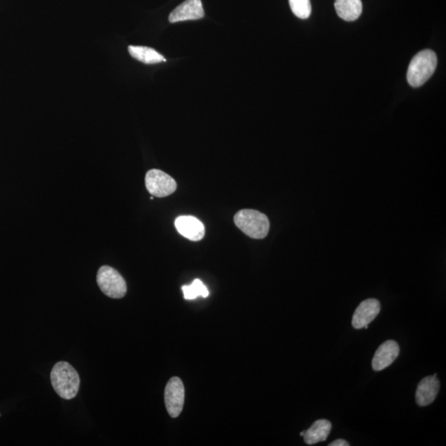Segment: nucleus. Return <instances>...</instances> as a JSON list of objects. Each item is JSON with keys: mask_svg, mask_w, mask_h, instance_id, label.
Segmentation results:
<instances>
[{"mask_svg": "<svg viewBox=\"0 0 446 446\" xmlns=\"http://www.w3.org/2000/svg\"><path fill=\"white\" fill-rule=\"evenodd\" d=\"M145 183L148 192L157 198L171 195L177 188V183L171 176L157 169L145 174Z\"/></svg>", "mask_w": 446, "mask_h": 446, "instance_id": "39448f33", "label": "nucleus"}, {"mask_svg": "<svg viewBox=\"0 0 446 446\" xmlns=\"http://www.w3.org/2000/svg\"><path fill=\"white\" fill-rule=\"evenodd\" d=\"M184 299L187 300L195 299L198 296L207 298L210 292L200 279H195L191 285H184L182 287Z\"/></svg>", "mask_w": 446, "mask_h": 446, "instance_id": "2eb2a0df", "label": "nucleus"}, {"mask_svg": "<svg viewBox=\"0 0 446 446\" xmlns=\"http://www.w3.org/2000/svg\"><path fill=\"white\" fill-rule=\"evenodd\" d=\"M205 17L201 0H186L179 6L169 16L171 23L178 22L198 20Z\"/></svg>", "mask_w": 446, "mask_h": 446, "instance_id": "6e6552de", "label": "nucleus"}, {"mask_svg": "<svg viewBox=\"0 0 446 446\" xmlns=\"http://www.w3.org/2000/svg\"><path fill=\"white\" fill-rule=\"evenodd\" d=\"M381 306L379 300L368 299L358 305L353 315L352 326L357 330L362 329L377 318Z\"/></svg>", "mask_w": 446, "mask_h": 446, "instance_id": "0eeeda50", "label": "nucleus"}, {"mask_svg": "<svg viewBox=\"0 0 446 446\" xmlns=\"http://www.w3.org/2000/svg\"><path fill=\"white\" fill-rule=\"evenodd\" d=\"M438 66V57L433 51L424 50L411 60L407 71L406 79L413 87H420L434 74Z\"/></svg>", "mask_w": 446, "mask_h": 446, "instance_id": "7ed1b4c3", "label": "nucleus"}, {"mask_svg": "<svg viewBox=\"0 0 446 446\" xmlns=\"http://www.w3.org/2000/svg\"><path fill=\"white\" fill-rule=\"evenodd\" d=\"M399 346L394 341H387L377 349L372 360V367L375 371L384 370L390 366L399 355Z\"/></svg>", "mask_w": 446, "mask_h": 446, "instance_id": "1a4fd4ad", "label": "nucleus"}, {"mask_svg": "<svg viewBox=\"0 0 446 446\" xmlns=\"http://www.w3.org/2000/svg\"><path fill=\"white\" fill-rule=\"evenodd\" d=\"M332 423L329 421L321 419L315 421L311 428L304 431L305 443L313 445L327 439L331 433Z\"/></svg>", "mask_w": 446, "mask_h": 446, "instance_id": "f8f14e48", "label": "nucleus"}, {"mask_svg": "<svg viewBox=\"0 0 446 446\" xmlns=\"http://www.w3.org/2000/svg\"><path fill=\"white\" fill-rule=\"evenodd\" d=\"M235 224L246 236L264 239L270 231V221L264 213L253 210H242L234 217Z\"/></svg>", "mask_w": 446, "mask_h": 446, "instance_id": "f03ea898", "label": "nucleus"}, {"mask_svg": "<svg viewBox=\"0 0 446 446\" xmlns=\"http://www.w3.org/2000/svg\"><path fill=\"white\" fill-rule=\"evenodd\" d=\"M97 283L102 292L111 299H123L127 294V284L123 276L110 266L104 265L99 270Z\"/></svg>", "mask_w": 446, "mask_h": 446, "instance_id": "20e7f679", "label": "nucleus"}, {"mask_svg": "<svg viewBox=\"0 0 446 446\" xmlns=\"http://www.w3.org/2000/svg\"><path fill=\"white\" fill-rule=\"evenodd\" d=\"M338 16L347 22L356 21L362 13L361 0H334Z\"/></svg>", "mask_w": 446, "mask_h": 446, "instance_id": "ddd939ff", "label": "nucleus"}, {"mask_svg": "<svg viewBox=\"0 0 446 446\" xmlns=\"http://www.w3.org/2000/svg\"><path fill=\"white\" fill-rule=\"evenodd\" d=\"M304 435V431H303V433H300V435L303 436Z\"/></svg>", "mask_w": 446, "mask_h": 446, "instance_id": "a211bd4d", "label": "nucleus"}, {"mask_svg": "<svg viewBox=\"0 0 446 446\" xmlns=\"http://www.w3.org/2000/svg\"><path fill=\"white\" fill-rule=\"evenodd\" d=\"M164 402L169 416L178 418L183 410L184 387L181 379L173 377L169 380L164 391Z\"/></svg>", "mask_w": 446, "mask_h": 446, "instance_id": "423d86ee", "label": "nucleus"}, {"mask_svg": "<svg viewBox=\"0 0 446 446\" xmlns=\"http://www.w3.org/2000/svg\"><path fill=\"white\" fill-rule=\"evenodd\" d=\"M440 390L438 376H428L419 382L416 392V402L420 406H428L435 401Z\"/></svg>", "mask_w": 446, "mask_h": 446, "instance_id": "9b49d317", "label": "nucleus"}, {"mask_svg": "<svg viewBox=\"0 0 446 446\" xmlns=\"http://www.w3.org/2000/svg\"><path fill=\"white\" fill-rule=\"evenodd\" d=\"M289 6L296 17L307 19L311 16L312 6L310 0H289Z\"/></svg>", "mask_w": 446, "mask_h": 446, "instance_id": "dca6fc26", "label": "nucleus"}, {"mask_svg": "<svg viewBox=\"0 0 446 446\" xmlns=\"http://www.w3.org/2000/svg\"><path fill=\"white\" fill-rule=\"evenodd\" d=\"M51 382L53 389L63 399L71 400L78 394L80 376L69 363L61 361L56 363L51 372Z\"/></svg>", "mask_w": 446, "mask_h": 446, "instance_id": "f257e3e1", "label": "nucleus"}, {"mask_svg": "<svg viewBox=\"0 0 446 446\" xmlns=\"http://www.w3.org/2000/svg\"><path fill=\"white\" fill-rule=\"evenodd\" d=\"M128 52L131 56L144 64L151 65L166 62L167 59L153 48L140 46H130Z\"/></svg>", "mask_w": 446, "mask_h": 446, "instance_id": "4468645a", "label": "nucleus"}, {"mask_svg": "<svg viewBox=\"0 0 446 446\" xmlns=\"http://www.w3.org/2000/svg\"><path fill=\"white\" fill-rule=\"evenodd\" d=\"M177 231L183 236L193 241H200L205 236L203 223L193 216H181L176 220Z\"/></svg>", "mask_w": 446, "mask_h": 446, "instance_id": "9d476101", "label": "nucleus"}, {"mask_svg": "<svg viewBox=\"0 0 446 446\" xmlns=\"http://www.w3.org/2000/svg\"><path fill=\"white\" fill-rule=\"evenodd\" d=\"M329 445L330 446H349L350 445V444H349L347 441L346 440H344L342 439H339V440L333 441V442H332Z\"/></svg>", "mask_w": 446, "mask_h": 446, "instance_id": "f3484780", "label": "nucleus"}]
</instances>
